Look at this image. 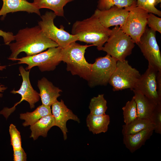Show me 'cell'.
<instances>
[{
	"instance_id": "28",
	"label": "cell",
	"mask_w": 161,
	"mask_h": 161,
	"mask_svg": "<svg viewBox=\"0 0 161 161\" xmlns=\"http://www.w3.org/2000/svg\"><path fill=\"white\" fill-rule=\"evenodd\" d=\"M150 120L154 125L156 133L161 134V103L158 104L154 110Z\"/></svg>"
},
{
	"instance_id": "29",
	"label": "cell",
	"mask_w": 161,
	"mask_h": 161,
	"mask_svg": "<svg viewBox=\"0 0 161 161\" xmlns=\"http://www.w3.org/2000/svg\"><path fill=\"white\" fill-rule=\"evenodd\" d=\"M147 24L150 28L155 32L161 33V18L153 13H148L147 18Z\"/></svg>"
},
{
	"instance_id": "12",
	"label": "cell",
	"mask_w": 161,
	"mask_h": 161,
	"mask_svg": "<svg viewBox=\"0 0 161 161\" xmlns=\"http://www.w3.org/2000/svg\"><path fill=\"white\" fill-rule=\"evenodd\" d=\"M158 72L153 66L148 63V68L140 75L133 90L139 91L157 104L161 103V99L158 96L157 89Z\"/></svg>"
},
{
	"instance_id": "17",
	"label": "cell",
	"mask_w": 161,
	"mask_h": 161,
	"mask_svg": "<svg viewBox=\"0 0 161 161\" xmlns=\"http://www.w3.org/2000/svg\"><path fill=\"white\" fill-rule=\"evenodd\" d=\"M133 97L136 104L138 118L149 119L156 106V104L138 91L133 90Z\"/></svg>"
},
{
	"instance_id": "11",
	"label": "cell",
	"mask_w": 161,
	"mask_h": 161,
	"mask_svg": "<svg viewBox=\"0 0 161 161\" xmlns=\"http://www.w3.org/2000/svg\"><path fill=\"white\" fill-rule=\"evenodd\" d=\"M19 70L22 79L21 85L19 89L16 91L14 89L10 92L20 95L21 99L12 108H4L0 112V114L3 115L6 119L15 110V106L22 101L25 100L27 102L30 108L32 109L34 108L35 104L40 98L39 94L33 89L31 85L29 78L30 71L26 70L22 66H19Z\"/></svg>"
},
{
	"instance_id": "20",
	"label": "cell",
	"mask_w": 161,
	"mask_h": 161,
	"mask_svg": "<svg viewBox=\"0 0 161 161\" xmlns=\"http://www.w3.org/2000/svg\"><path fill=\"white\" fill-rule=\"evenodd\" d=\"M54 126L55 119L52 114L44 116L30 126L31 133L30 137L34 140L40 136L46 137L48 131Z\"/></svg>"
},
{
	"instance_id": "23",
	"label": "cell",
	"mask_w": 161,
	"mask_h": 161,
	"mask_svg": "<svg viewBox=\"0 0 161 161\" xmlns=\"http://www.w3.org/2000/svg\"><path fill=\"white\" fill-rule=\"evenodd\" d=\"M150 129L154 130V125L151 120L137 118L130 123L123 125L122 132L123 135H128Z\"/></svg>"
},
{
	"instance_id": "10",
	"label": "cell",
	"mask_w": 161,
	"mask_h": 161,
	"mask_svg": "<svg viewBox=\"0 0 161 161\" xmlns=\"http://www.w3.org/2000/svg\"><path fill=\"white\" fill-rule=\"evenodd\" d=\"M148 63L161 72V55L156 37V32L146 26L137 44Z\"/></svg>"
},
{
	"instance_id": "3",
	"label": "cell",
	"mask_w": 161,
	"mask_h": 161,
	"mask_svg": "<svg viewBox=\"0 0 161 161\" xmlns=\"http://www.w3.org/2000/svg\"><path fill=\"white\" fill-rule=\"evenodd\" d=\"M94 45H81L75 41L62 48L61 50V61L67 64V70L73 75H78L88 81L92 64L86 61L84 54L86 49Z\"/></svg>"
},
{
	"instance_id": "35",
	"label": "cell",
	"mask_w": 161,
	"mask_h": 161,
	"mask_svg": "<svg viewBox=\"0 0 161 161\" xmlns=\"http://www.w3.org/2000/svg\"><path fill=\"white\" fill-rule=\"evenodd\" d=\"M7 66L6 65H1L0 63V71H1L6 69Z\"/></svg>"
},
{
	"instance_id": "30",
	"label": "cell",
	"mask_w": 161,
	"mask_h": 161,
	"mask_svg": "<svg viewBox=\"0 0 161 161\" xmlns=\"http://www.w3.org/2000/svg\"><path fill=\"white\" fill-rule=\"evenodd\" d=\"M137 6L140 7L147 11L149 13H151L161 16V12L157 9H154L148 4L147 0H137Z\"/></svg>"
},
{
	"instance_id": "2",
	"label": "cell",
	"mask_w": 161,
	"mask_h": 161,
	"mask_svg": "<svg viewBox=\"0 0 161 161\" xmlns=\"http://www.w3.org/2000/svg\"><path fill=\"white\" fill-rule=\"evenodd\" d=\"M111 32V30L103 25L94 14L86 19L76 21L72 29V34L78 36V41L92 44L99 50H101Z\"/></svg>"
},
{
	"instance_id": "13",
	"label": "cell",
	"mask_w": 161,
	"mask_h": 161,
	"mask_svg": "<svg viewBox=\"0 0 161 161\" xmlns=\"http://www.w3.org/2000/svg\"><path fill=\"white\" fill-rule=\"evenodd\" d=\"M129 11L125 8L113 6L109 9L100 10L97 9L94 14L107 28L113 26H122L125 23Z\"/></svg>"
},
{
	"instance_id": "24",
	"label": "cell",
	"mask_w": 161,
	"mask_h": 161,
	"mask_svg": "<svg viewBox=\"0 0 161 161\" xmlns=\"http://www.w3.org/2000/svg\"><path fill=\"white\" fill-rule=\"evenodd\" d=\"M97 3V9L100 10H107L114 6L127 10L137 6V0H98Z\"/></svg>"
},
{
	"instance_id": "26",
	"label": "cell",
	"mask_w": 161,
	"mask_h": 161,
	"mask_svg": "<svg viewBox=\"0 0 161 161\" xmlns=\"http://www.w3.org/2000/svg\"><path fill=\"white\" fill-rule=\"evenodd\" d=\"M122 109L125 124H129L137 118L136 104L133 97L127 102Z\"/></svg>"
},
{
	"instance_id": "4",
	"label": "cell",
	"mask_w": 161,
	"mask_h": 161,
	"mask_svg": "<svg viewBox=\"0 0 161 161\" xmlns=\"http://www.w3.org/2000/svg\"><path fill=\"white\" fill-rule=\"evenodd\" d=\"M101 50L116 59L122 61L130 55L135 45L131 38L125 33L120 27L115 26Z\"/></svg>"
},
{
	"instance_id": "1",
	"label": "cell",
	"mask_w": 161,
	"mask_h": 161,
	"mask_svg": "<svg viewBox=\"0 0 161 161\" xmlns=\"http://www.w3.org/2000/svg\"><path fill=\"white\" fill-rule=\"evenodd\" d=\"M16 42L10 43L11 53L8 59L15 61L19 53L24 52L27 56L40 53L47 49L58 47L47 37L38 25L19 30L15 35Z\"/></svg>"
},
{
	"instance_id": "27",
	"label": "cell",
	"mask_w": 161,
	"mask_h": 161,
	"mask_svg": "<svg viewBox=\"0 0 161 161\" xmlns=\"http://www.w3.org/2000/svg\"><path fill=\"white\" fill-rule=\"evenodd\" d=\"M9 132L10 137L11 145L13 147V150L21 149L22 148L20 134L16 126L13 124H10Z\"/></svg>"
},
{
	"instance_id": "36",
	"label": "cell",
	"mask_w": 161,
	"mask_h": 161,
	"mask_svg": "<svg viewBox=\"0 0 161 161\" xmlns=\"http://www.w3.org/2000/svg\"><path fill=\"white\" fill-rule=\"evenodd\" d=\"M2 1H3V0H2Z\"/></svg>"
},
{
	"instance_id": "16",
	"label": "cell",
	"mask_w": 161,
	"mask_h": 161,
	"mask_svg": "<svg viewBox=\"0 0 161 161\" xmlns=\"http://www.w3.org/2000/svg\"><path fill=\"white\" fill-rule=\"evenodd\" d=\"M2 7L0 10V16L4 18L7 14L10 13L25 11L28 13H35L41 16L39 9L33 3L26 0H3Z\"/></svg>"
},
{
	"instance_id": "33",
	"label": "cell",
	"mask_w": 161,
	"mask_h": 161,
	"mask_svg": "<svg viewBox=\"0 0 161 161\" xmlns=\"http://www.w3.org/2000/svg\"><path fill=\"white\" fill-rule=\"evenodd\" d=\"M157 84L158 95L161 99V72H158L157 77Z\"/></svg>"
},
{
	"instance_id": "15",
	"label": "cell",
	"mask_w": 161,
	"mask_h": 161,
	"mask_svg": "<svg viewBox=\"0 0 161 161\" xmlns=\"http://www.w3.org/2000/svg\"><path fill=\"white\" fill-rule=\"evenodd\" d=\"M37 86L39 90L42 105L50 107L58 101L57 99L61 95L60 92L62 90L55 86L46 78L43 77L39 80Z\"/></svg>"
},
{
	"instance_id": "14",
	"label": "cell",
	"mask_w": 161,
	"mask_h": 161,
	"mask_svg": "<svg viewBox=\"0 0 161 161\" xmlns=\"http://www.w3.org/2000/svg\"><path fill=\"white\" fill-rule=\"evenodd\" d=\"M52 106V114L55 119V126L60 128L63 133L64 140H65L67 138L68 132L66 126L67 121L72 120L79 123V119L67 108L62 100L60 101H58Z\"/></svg>"
},
{
	"instance_id": "25",
	"label": "cell",
	"mask_w": 161,
	"mask_h": 161,
	"mask_svg": "<svg viewBox=\"0 0 161 161\" xmlns=\"http://www.w3.org/2000/svg\"><path fill=\"white\" fill-rule=\"evenodd\" d=\"M107 102L104 97L103 94L99 95L92 98L90 101L89 109L90 114L96 115L106 114L107 109Z\"/></svg>"
},
{
	"instance_id": "32",
	"label": "cell",
	"mask_w": 161,
	"mask_h": 161,
	"mask_svg": "<svg viewBox=\"0 0 161 161\" xmlns=\"http://www.w3.org/2000/svg\"><path fill=\"white\" fill-rule=\"evenodd\" d=\"M0 36L3 37L6 45H9L11 42L15 40V35L11 32H5L0 29Z\"/></svg>"
},
{
	"instance_id": "6",
	"label": "cell",
	"mask_w": 161,
	"mask_h": 161,
	"mask_svg": "<svg viewBox=\"0 0 161 161\" xmlns=\"http://www.w3.org/2000/svg\"><path fill=\"white\" fill-rule=\"evenodd\" d=\"M56 16L55 14L51 11H47L41 16V20L38 22V25L45 35L61 48L78 41V36L66 31L63 25L60 26V28L55 26L54 20Z\"/></svg>"
},
{
	"instance_id": "34",
	"label": "cell",
	"mask_w": 161,
	"mask_h": 161,
	"mask_svg": "<svg viewBox=\"0 0 161 161\" xmlns=\"http://www.w3.org/2000/svg\"><path fill=\"white\" fill-rule=\"evenodd\" d=\"M7 89V87L4 85L0 84V97L3 96V94L1 93L3 92Z\"/></svg>"
},
{
	"instance_id": "31",
	"label": "cell",
	"mask_w": 161,
	"mask_h": 161,
	"mask_svg": "<svg viewBox=\"0 0 161 161\" xmlns=\"http://www.w3.org/2000/svg\"><path fill=\"white\" fill-rule=\"evenodd\" d=\"M27 158L26 154L22 148L20 150H13L14 161H26Z\"/></svg>"
},
{
	"instance_id": "19",
	"label": "cell",
	"mask_w": 161,
	"mask_h": 161,
	"mask_svg": "<svg viewBox=\"0 0 161 161\" xmlns=\"http://www.w3.org/2000/svg\"><path fill=\"white\" fill-rule=\"evenodd\" d=\"M86 125L89 131L94 134L107 131L110 123L109 115H96L89 114L86 119Z\"/></svg>"
},
{
	"instance_id": "9",
	"label": "cell",
	"mask_w": 161,
	"mask_h": 161,
	"mask_svg": "<svg viewBox=\"0 0 161 161\" xmlns=\"http://www.w3.org/2000/svg\"><path fill=\"white\" fill-rule=\"evenodd\" d=\"M127 10L129 13L125 22L120 27L137 44L145 29L149 13L137 6Z\"/></svg>"
},
{
	"instance_id": "5",
	"label": "cell",
	"mask_w": 161,
	"mask_h": 161,
	"mask_svg": "<svg viewBox=\"0 0 161 161\" xmlns=\"http://www.w3.org/2000/svg\"><path fill=\"white\" fill-rule=\"evenodd\" d=\"M61 49L59 47L49 48L46 51L32 56L17 58L15 61H18L17 63L18 64H26V70L37 66L42 72L53 71L61 61Z\"/></svg>"
},
{
	"instance_id": "8",
	"label": "cell",
	"mask_w": 161,
	"mask_h": 161,
	"mask_svg": "<svg viewBox=\"0 0 161 161\" xmlns=\"http://www.w3.org/2000/svg\"><path fill=\"white\" fill-rule=\"evenodd\" d=\"M117 61L108 54L104 57L96 58L95 62L92 64L88 81L89 86L93 87L106 85L115 69Z\"/></svg>"
},
{
	"instance_id": "22",
	"label": "cell",
	"mask_w": 161,
	"mask_h": 161,
	"mask_svg": "<svg viewBox=\"0 0 161 161\" xmlns=\"http://www.w3.org/2000/svg\"><path fill=\"white\" fill-rule=\"evenodd\" d=\"M51 114L50 106L42 104L32 112L20 114V118L24 120L22 125L26 127L33 124L42 117Z\"/></svg>"
},
{
	"instance_id": "18",
	"label": "cell",
	"mask_w": 161,
	"mask_h": 161,
	"mask_svg": "<svg viewBox=\"0 0 161 161\" xmlns=\"http://www.w3.org/2000/svg\"><path fill=\"white\" fill-rule=\"evenodd\" d=\"M154 129H147L132 134L123 135V143L131 153H133L145 145L153 134Z\"/></svg>"
},
{
	"instance_id": "37",
	"label": "cell",
	"mask_w": 161,
	"mask_h": 161,
	"mask_svg": "<svg viewBox=\"0 0 161 161\" xmlns=\"http://www.w3.org/2000/svg\"></svg>"
},
{
	"instance_id": "21",
	"label": "cell",
	"mask_w": 161,
	"mask_h": 161,
	"mask_svg": "<svg viewBox=\"0 0 161 161\" xmlns=\"http://www.w3.org/2000/svg\"><path fill=\"white\" fill-rule=\"evenodd\" d=\"M75 0H34L33 4L38 9L47 8L53 11L56 16H64V7Z\"/></svg>"
},
{
	"instance_id": "7",
	"label": "cell",
	"mask_w": 161,
	"mask_h": 161,
	"mask_svg": "<svg viewBox=\"0 0 161 161\" xmlns=\"http://www.w3.org/2000/svg\"><path fill=\"white\" fill-rule=\"evenodd\" d=\"M140 75L139 71L130 65L128 61H117L109 83L114 91L127 89L132 91Z\"/></svg>"
}]
</instances>
